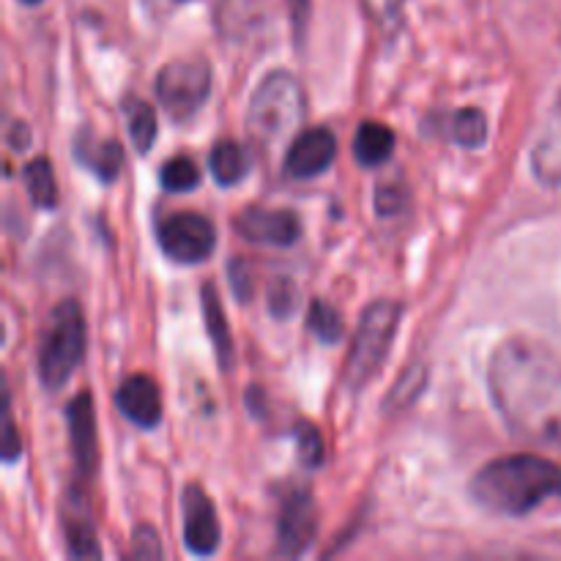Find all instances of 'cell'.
<instances>
[{"label":"cell","instance_id":"6da1fadb","mask_svg":"<svg viewBox=\"0 0 561 561\" xmlns=\"http://www.w3.org/2000/svg\"><path fill=\"white\" fill-rule=\"evenodd\" d=\"M488 392L515 438L561 449V354L529 337L507 340L488 362Z\"/></svg>","mask_w":561,"mask_h":561},{"label":"cell","instance_id":"7a4b0ae2","mask_svg":"<svg viewBox=\"0 0 561 561\" xmlns=\"http://www.w3.org/2000/svg\"><path fill=\"white\" fill-rule=\"evenodd\" d=\"M471 499L491 515L526 518L561 502V466L540 455L491 460L471 480Z\"/></svg>","mask_w":561,"mask_h":561},{"label":"cell","instance_id":"3957f363","mask_svg":"<svg viewBox=\"0 0 561 561\" xmlns=\"http://www.w3.org/2000/svg\"><path fill=\"white\" fill-rule=\"evenodd\" d=\"M305 113L307 96L299 80L288 71H272L252 93L247 131H250L255 146L274 148L299 129Z\"/></svg>","mask_w":561,"mask_h":561},{"label":"cell","instance_id":"277c9868","mask_svg":"<svg viewBox=\"0 0 561 561\" xmlns=\"http://www.w3.org/2000/svg\"><path fill=\"white\" fill-rule=\"evenodd\" d=\"M85 356V318L77 301L66 299L49 312L38 343V381L47 389L69 383Z\"/></svg>","mask_w":561,"mask_h":561},{"label":"cell","instance_id":"5b68a950","mask_svg":"<svg viewBox=\"0 0 561 561\" xmlns=\"http://www.w3.org/2000/svg\"><path fill=\"white\" fill-rule=\"evenodd\" d=\"M400 318H403V307L392 299L376 301L362 312L348 362H345V387L351 392H362L378 376L398 334Z\"/></svg>","mask_w":561,"mask_h":561},{"label":"cell","instance_id":"8992f818","mask_svg":"<svg viewBox=\"0 0 561 561\" xmlns=\"http://www.w3.org/2000/svg\"><path fill=\"white\" fill-rule=\"evenodd\" d=\"M211 93V66L203 58L170 60L157 75V99L164 113L186 124Z\"/></svg>","mask_w":561,"mask_h":561},{"label":"cell","instance_id":"52a82bcc","mask_svg":"<svg viewBox=\"0 0 561 561\" xmlns=\"http://www.w3.org/2000/svg\"><path fill=\"white\" fill-rule=\"evenodd\" d=\"M157 241L170 261L192 266V263L208 261L217 247V230H214L211 219H206L203 214L179 211L157 225Z\"/></svg>","mask_w":561,"mask_h":561},{"label":"cell","instance_id":"ba28073f","mask_svg":"<svg viewBox=\"0 0 561 561\" xmlns=\"http://www.w3.org/2000/svg\"><path fill=\"white\" fill-rule=\"evenodd\" d=\"M241 239L261 247H290L301 239V219L290 208H247L233 222Z\"/></svg>","mask_w":561,"mask_h":561},{"label":"cell","instance_id":"9c48e42d","mask_svg":"<svg viewBox=\"0 0 561 561\" xmlns=\"http://www.w3.org/2000/svg\"><path fill=\"white\" fill-rule=\"evenodd\" d=\"M337 157V140L327 126H316L290 140L288 153H285V173L296 181L316 179L327 173Z\"/></svg>","mask_w":561,"mask_h":561},{"label":"cell","instance_id":"30bf717a","mask_svg":"<svg viewBox=\"0 0 561 561\" xmlns=\"http://www.w3.org/2000/svg\"><path fill=\"white\" fill-rule=\"evenodd\" d=\"M184 507V546L195 557H211L219 548L217 510L201 485H190L181 499Z\"/></svg>","mask_w":561,"mask_h":561},{"label":"cell","instance_id":"8fae6325","mask_svg":"<svg viewBox=\"0 0 561 561\" xmlns=\"http://www.w3.org/2000/svg\"><path fill=\"white\" fill-rule=\"evenodd\" d=\"M318 513L307 491H296L285 499L277 524V546L285 557H301L316 540Z\"/></svg>","mask_w":561,"mask_h":561},{"label":"cell","instance_id":"7c38bea8","mask_svg":"<svg viewBox=\"0 0 561 561\" xmlns=\"http://www.w3.org/2000/svg\"><path fill=\"white\" fill-rule=\"evenodd\" d=\"M118 411L142 431H153L162 422V394L153 378L129 376L115 392Z\"/></svg>","mask_w":561,"mask_h":561},{"label":"cell","instance_id":"4fadbf2b","mask_svg":"<svg viewBox=\"0 0 561 561\" xmlns=\"http://www.w3.org/2000/svg\"><path fill=\"white\" fill-rule=\"evenodd\" d=\"M66 422H69L71 436V453H75V463L82 477H91L99 460V444H96V414H93V400L88 392H80L66 409Z\"/></svg>","mask_w":561,"mask_h":561},{"label":"cell","instance_id":"5bb4252c","mask_svg":"<svg viewBox=\"0 0 561 561\" xmlns=\"http://www.w3.org/2000/svg\"><path fill=\"white\" fill-rule=\"evenodd\" d=\"M75 157L85 170H91L102 184H113L124 168V148L115 140L99 137L93 129H82L75 140Z\"/></svg>","mask_w":561,"mask_h":561},{"label":"cell","instance_id":"9a60e30c","mask_svg":"<svg viewBox=\"0 0 561 561\" xmlns=\"http://www.w3.org/2000/svg\"><path fill=\"white\" fill-rule=\"evenodd\" d=\"M268 16L266 0H217V31L228 42H247Z\"/></svg>","mask_w":561,"mask_h":561},{"label":"cell","instance_id":"2e32d148","mask_svg":"<svg viewBox=\"0 0 561 561\" xmlns=\"http://www.w3.org/2000/svg\"><path fill=\"white\" fill-rule=\"evenodd\" d=\"M531 170L540 184L561 190V102L548 118L537 146L531 148Z\"/></svg>","mask_w":561,"mask_h":561},{"label":"cell","instance_id":"e0dca14e","mask_svg":"<svg viewBox=\"0 0 561 561\" xmlns=\"http://www.w3.org/2000/svg\"><path fill=\"white\" fill-rule=\"evenodd\" d=\"M64 529H66V546H69V557L75 559H99L96 531H93V520L88 515L85 502L77 496L75 491L69 493V507L64 515Z\"/></svg>","mask_w":561,"mask_h":561},{"label":"cell","instance_id":"ac0fdd59","mask_svg":"<svg viewBox=\"0 0 561 561\" xmlns=\"http://www.w3.org/2000/svg\"><path fill=\"white\" fill-rule=\"evenodd\" d=\"M394 151V131L383 126L381 121H365L356 129L354 157L362 168H378L387 162Z\"/></svg>","mask_w":561,"mask_h":561},{"label":"cell","instance_id":"d6986e66","mask_svg":"<svg viewBox=\"0 0 561 561\" xmlns=\"http://www.w3.org/2000/svg\"><path fill=\"white\" fill-rule=\"evenodd\" d=\"M203 318H206L208 337H211L214 351H217L219 365H222V370H230V367H233V340H230L225 310L222 305H219V296L211 283L203 285Z\"/></svg>","mask_w":561,"mask_h":561},{"label":"cell","instance_id":"ffe728a7","mask_svg":"<svg viewBox=\"0 0 561 561\" xmlns=\"http://www.w3.org/2000/svg\"><path fill=\"white\" fill-rule=\"evenodd\" d=\"M208 168H211L214 181L219 186H236L247 175L250 168V157H247L244 146L236 140H219L211 148V157H208Z\"/></svg>","mask_w":561,"mask_h":561},{"label":"cell","instance_id":"44dd1931","mask_svg":"<svg viewBox=\"0 0 561 561\" xmlns=\"http://www.w3.org/2000/svg\"><path fill=\"white\" fill-rule=\"evenodd\" d=\"M121 107H124L131 142H135L137 151L148 153V148L157 140V115H153V107L140 96H126Z\"/></svg>","mask_w":561,"mask_h":561},{"label":"cell","instance_id":"7402d4cb","mask_svg":"<svg viewBox=\"0 0 561 561\" xmlns=\"http://www.w3.org/2000/svg\"><path fill=\"white\" fill-rule=\"evenodd\" d=\"M22 181L27 186V195L38 208H55L58 206V184H55V173L49 159H33L22 170Z\"/></svg>","mask_w":561,"mask_h":561},{"label":"cell","instance_id":"603a6c76","mask_svg":"<svg viewBox=\"0 0 561 561\" xmlns=\"http://www.w3.org/2000/svg\"><path fill=\"white\" fill-rule=\"evenodd\" d=\"M488 137V124L485 115L474 107L458 110L453 115V140L463 148H477L482 146Z\"/></svg>","mask_w":561,"mask_h":561},{"label":"cell","instance_id":"cb8c5ba5","mask_svg":"<svg viewBox=\"0 0 561 561\" xmlns=\"http://www.w3.org/2000/svg\"><path fill=\"white\" fill-rule=\"evenodd\" d=\"M159 181L168 192H190L201 184V170L190 157H173L159 170Z\"/></svg>","mask_w":561,"mask_h":561},{"label":"cell","instance_id":"d4e9b609","mask_svg":"<svg viewBox=\"0 0 561 561\" xmlns=\"http://www.w3.org/2000/svg\"><path fill=\"white\" fill-rule=\"evenodd\" d=\"M307 327H310V332H316L323 343H337V340L345 334L340 312L321 299H316L310 305V318H307Z\"/></svg>","mask_w":561,"mask_h":561},{"label":"cell","instance_id":"484cf974","mask_svg":"<svg viewBox=\"0 0 561 561\" xmlns=\"http://www.w3.org/2000/svg\"><path fill=\"white\" fill-rule=\"evenodd\" d=\"M296 444H299V458L307 469H316L323 463V442L321 433L312 425L296 427Z\"/></svg>","mask_w":561,"mask_h":561},{"label":"cell","instance_id":"4316f807","mask_svg":"<svg viewBox=\"0 0 561 561\" xmlns=\"http://www.w3.org/2000/svg\"><path fill=\"white\" fill-rule=\"evenodd\" d=\"M296 305H299V290H296V285L285 277L277 279L272 285V290H268V310H272V316L288 318L296 310Z\"/></svg>","mask_w":561,"mask_h":561},{"label":"cell","instance_id":"83f0119b","mask_svg":"<svg viewBox=\"0 0 561 561\" xmlns=\"http://www.w3.org/2000/svg\"><path fill=\"white\" fill-rule=\"evenodd\" d=\"M367 9V16H370L373 22H378V25L389 27L398 22L400 11H403V3L405 0H362Z\"/></svg>","mask_w":561,"mask_h":561},{"label":"cell","instance_id":"f1b7e54d","mask_svg":"<svg viewBox=\"0 0 561 561\" xmlns=\"http://www.w3.org/2000/svg\"><path fill=\"white\" fill-rule=\"evenodd\" d=\"M131 553L137 559H159L162 557V548H159L157 531L148 529V526H137L135 537H131Z\"/></svg>","mask_w":561,"mask_h":561},{"label":"cell","instance_id":"f546056e","mask_svg":"<svg viewBox=\"0 0 561 561\" xmlns=\"http://www.w3.org/2000/svg\"><path fill=\"white\" fill-rule=\"evenodd\" d=\"M230 285H233V294L239 296V301H250L252 296V285H250V274H247L244 263H230Z\"/></svg>","mask_w":561,"mask_h":561},{"label":"cell","instance_id":"4dcf8cb0","mask_svg":"<svg viewBox=\"0 0 561 561\" xmlns=\"http://www.w3.org/2000/svg\"><path fill=\"white\" fill-rule=\"evenodd\" d=\"M376 208H378V214H383V217H389V214H398L400 190H394V186H378Z\"/></svg>","mask_w":561,"mask_h":561},{"label":"cell","instance_id":"1f68e13d","mask_svg":"<svg viewBox=\"0 0 561 561\" xmlns=\"http://www.w3.org/2000/svg\"><path fill=\"white\" fill-rule=\"evenodd\" d=\"M3 458L5 463H14L20 458V438H16L14 422H11V411H5V431H3Z\"/></svg>","mask_w":561,"mask_h":561},{"label":"cell","instance_id":"d6a6232c","mask_svg":"<svg viewBox=\"0 0 561 561\" xmlns=\"http://www.w3.org/2000/svg\"><path fill=\"white\" fill-rule=\"evenodd\" d=\"M288 5H290V16H294L296 33H301L305 31L307 14H310V0H288Z\"/></svg>","mask_w":561,"mask_h":561},{"label":"cell","instance_id":"836d02e7","mask_svg":"<svg viewBox=\"0 0 561 561\" xmlns=\"http://www.w3.org/2000/svg\"><path fill=\"white\" fill-rule=\"evenodd\" d=\"M20 3H25V5H36V3H42V0H20Z\"/></svg>","mask_w":561,"mask_h":561}]
</instances>
